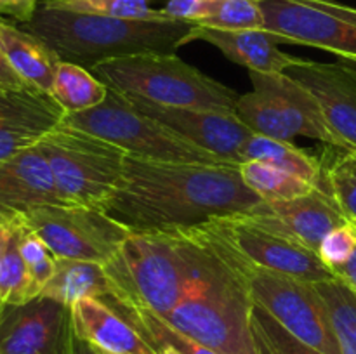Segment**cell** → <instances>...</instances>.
<instances>
[{
    "instance_id": "ac0fdd59",
    "label": "cell",
    "mask_w": 356,
    "mask_h": 354,
    "mask_svg": "<svg viewBox=\"0 0 356 354\" xmlns=\"http://www.w3.org/2000/svg\"><path fill=\"white\" fill-rule=\"evenodd\" d=\"M264 208L287 235L315 252L334 228L351 221L334 194L322 186L294 200L266 203Z\"/></svg>"
},
{
    "instance_id": "60d3db41",
    "label": "cell",
    "mask_w": 356,
    "mask_h": 354,
    "mask_svg": "<svg viewBox=\"0 0 356 354\" xmlns=\"http://www.w3.org/2000/svg\"><path fill=\"white\" fill-rule=\"evenodd\" d=\"M13 92H14L13 89H0V108H2L3 104L10 99Z\"/></svg>"
},
{
    "instance_id": "5bb4252c",
    "label": "cell",
    "mask_w": 356,
    "mask_h": 354,
    "mask_svg": "<svg viewBox=\"0 0 356 354\" xmlns=\"http://www.w3.org/2000/svg\"><path fill=\"white\" fill-rule=\"evenodd\" d=\"M125 97L136 110L172 128L186 141L207 149L226 162L242 163V146L254 132L236 117V113L204 108L162 106L132 94H125Z\"/></svg>"
},
{
    "instance_id": "1f68e13d",
    "label": "cell",
    "mask_w": 356,
    "mask_h": 354,
    "mask_svg": "<svg viewBox=\"0 0 356 354\" xmlns=\"http://www.w3.org/2000/svg\"><path fill=\"white\" fill-rule=\"evenodd\" d=\"M198 26L216 30H264L261 0H216L214 9Z\"/></svg>"
},
{
    "instance_id": "d6a6232c",
    "label": "cell",
    "mask_w": 356,
    "mask_h": 354,
    "mask_svg": "<svg viewBox=\"0 0 356 354\" xmlns=\"http://www.w3.org/2000/svg\"><path fill=\"white\" fill-rule=\"evenodd\" d=\"M21 255H23L24 264H26L28 276H30V292L31 298L38 297L45 285L52 280L56 273V264L58 259L54 253L49 250L45 245L44 239L33 231L26 229L23 226V233H21V242H19Z\"/></svg>"
},
{
    "instance_id": "e0dca14e",
    "label": "cell",
    "mask_w": 356,
    "mask_h": 354,
    "mask_svg": "<svg viewBox=\"0 0 356 354\" xmlns=\"http://www.w3.org/2000/svg\"><path fill=\"white\" fill-rule=\"evenodd\" d=\"M47 203H59V200L51 170L37 146L0 162L2 217L16 219Z\"/></svg>"
},
{
    "instance_id": "7bdbcfd3",
    "label": "cell",
    "mask_w": 356,
    "mask_h": 354,
    "mask_svg": "<svg viewBox=\"0 0 356 354\" xmlns=\"http://www.w3.org/2000/svg\"><path fill=\"white\" fill-rule=\"evenodd\" d=\"M2 221H9V219H6V217H2V215H0V222Z\"/></svg>"
},
{
    "instance_id": "8fae6325",
    "label": "cell",
    "mask_w": 356,
    "mask_h": 354,
    "mask_svg": "<svg viewBox=\"0 0 356 354\" xmlns=\"http://www.w3.org/2000/svg\"><path fill=\"white\" fill-rule=\"evenodd\" d=\"M21 224L44 239L56 259L106 264L132 229L108 212L80 205L47 203L19 215Z\"/></svg>"
},
{
    "instance_id": "6da1fadb",
    "label": "cell",
    "mask_w": 356,
    "mask_h": 354,
    "mask_svg": "<svg viewBox=\"0 0 356 354\" xmlns=\"http://www.w3.org/2000/svg\"><path fill=\"white\" fill-rule=\"evenodd\" d=\"M264 201L243 183L240 163H176L125 156L108 214L136 231L188 229L250 214Z\"/></svg>"
},
{
    "instance_id": "74e56055",
    "label": "cell",
    "mask_w": 356,
    "mask_h": 354,
    "mask_svg": "<svg viewBox=\"0 0 356 354\" xmlns=\"http://www.w3.org/2000/svg\"><path fill=\"white\" fill-rule=\"evenodd\" d=\"M334 274L356 292V252L353 253V257L344 264V266L337 267V269L334 271Z\"/></svg>"
},
{
    "instance_id": "5b68a950",
    "label": "cell",
    "mask_w": 356,
    "mask_h": 354,
    "mask_svg": "<svg viewBox=\"0 0 356 354\" xmlns=\"http://www.w3.org/2000/svg\"><path fill=\"white\" fill-rule=\"evenodd\" d=\"M90 69L111 89L162 106L236 113V90L207 76L176 54H132L97 62Z\"/></svg>"
},
{
    "instance_id": "b9f144b4",
    "label": "cell",
    "mask_w": 356,
    "mask_h": 354,
    "mask_svg": "<svg viewBox=\"0 0 356 354\" xmlns=\"http://www.w3.org/2000/svg\"><path fill=\"white\" fill-rule=\"evenodd\" d=\"M94 349H96V347H94ZM96 353L97 354H111V353H106V351H99V349H96Z\"/></svg>"
},
{
    "instance_id": "7402d4cb",
    "label": "cell",
    "mask_w": 356,
    "mask_h": 354,
    "mask_svg": "<svg viewBox=\"0 0 356 354\" xmlns=\"http://www.w3.org/2000/svg\"><path fill=\"white\" fill-rule=\"evenodd\" d=\"M115 288L104 264L58 259L56 273L40 295L72 305L80 298L113 297Z\"/></svg>"
},
{
    "instance_id": "3957f363",
    "label": "cell",
    "mask_w": 356,
    "mask_h": 354,
    "mask_svg": "<svg viewBox=\"0 0 356 354\" xmlns=\"http://www.w3.org/2000/svg\"><path fill=\"white\" fill-rule=\"evenodd\" d=\"M195 23L179 19H122L54 9L40 2L26 30L44 40L61 61L92 68L132 54H174L186 45Z\"/></svg>"
},
{
    "instance_id": "836d02e7",
    "label": "cell",
    "mask_w": 356,
    "mask_h": 354,
    "mask_svg": "<svg viewBox=\"0 0 356 354\" xmlns=\"http://www.w3.org/2000/svg\"><path fill=\"white\" fill-rule=\"evenodd\" d=\"M356 252V222L348 221L334 228L318 246V257L330 271L344 266Z\"/></svg>"
},
{
    "instance_id": "9c48e42d",
    "label": "cell",
    "mask_w": 356,
    "mask_h": 354,
    "mask_svg": "<svg viewBox=\"0 0 356 354\" xmlns=\"http://www.w3.org/2000/svg\"><path fill=\"white\" fill-rule=\"evenodd\" d=\"M200 231L238 267L257 307L264 309L289 333L313 349L323 354H341L329 311L315 283L254 266L209 236L202 228Z\"/></svg>"
},
{
    "instance_id": "ffe728a7",
    "label": "cell",
    "mask_w": 356,
    "mask_h": 354,
    "mask_svg": "<svg viewBox=\"0 0 356 354\" xmlns=\"http://www.w3.org/2000/svg\"><path fill=\"white\" fill-rule=\"evenodd\" d=\"M195 40L214 45L229 61L249 71L284 73L298 61L296 56L278 49L277 38L268 30H216L195 24L186 37V44Z\"/></svg>"
},
{
    "instance_id": "9a60e30c",
    "label": "cell",
    "mask_w": 356,
    "mask_h": 354,
    "mask_svg": "<svg viewBox=\"0 0 356 354\" xmlns=\"http://www.w3.org/2000/svg\"><path fill=\"white\" fill-rule=\"evenodd\" d=\"M285 73L316 97L334 132L356 151V65L298 58Z\"/></svg>"
},
{
    "instance_id": "277c9868",
    "label": "cell",
    "mask_w": 356,
    "mask_h": 354,
    "mask_svg": "<svg viewBox=\"0 0 356 354\" xmlns=\"http://www.w3.org/2000/svg\"><path fill=\"white\" fill-rule=\"evenodd\" d=\"M113 297L103 301L165 318L183 298L190 274V245L183 229L136 231L104 264Z\"/></svg>"
},
{
    "instance_id": "ab89813d",
    "label": "cell",
    "mask_w": 356,
    "mask_h": 354,
    "mask_svg": "<svg viewBox=\"0 0 356 354\" xmlns=\"http://www.w3.org/2000/svg\"><path fill=\"white\" fill-rule=\"evenodd\" d=\"M156 354H184L181 351H177L176 347L169 346V344H160V346H155Z\"/></svg>"
},
{
    "instance_id": "ee69618b",
    "label": "cell",
    "mask_w": 356,
    "mask_h": 354,
    "mask_svg": "<svg viewBox=\"0 0 356 354\" xmlns=\"http://www.w3.org/2000/svg\"><path fill=\"white\" fill-rule=\"evenodd\" d=\"M2 305H3V304H0V309H2Z\"/></svg>"
},
{
    "instance_id": "7a4b0ae2",
    "label": "cell",
    "mask_w": 356,
    "mask_h": 354,
    "mask_svg": "<svg viewBox=\"0 0 356 354\" xmlns=\"http://www.w3.org/2000/svg\"><path fill=\"white\" fill-rule=\"evenodd\" d=\"M183 231L190 245L188 283L179 304L162 319L219 354H259L243 274L198 226Z\"/></svg>"
},
{
    "instance_id": "83f0119b",
    "label": "cell",
    "mask_w": 356,
    "mask_h": 354,
    "mask_svg": "<svg viewBox=\"0 0 356 354\" xmlns=\"http://www.w3.org/2000/svg\"><path fill=\"white\" fill-rule=\"evenodd\" d=\"M315 287L327 305L341 354H356V292L337 276Z\"/></svg>"
},
{
    "instance_id": "ba28073f",
    "label": "cell",
    "mask_w": 356,
    "mask_h": 354,
    "mask_svg": "<svg viewBox=\"0 0 356 354\" xmlns=\"http://www.w3.org/2000/svg\"><path fill=\"white\" fill-rule=\"evenodd\" d=\"M252 90L236 101V117L254 132L278 141L308 137L351 149L334 132L316 97L287 73L249 71Z\"/></svg>"
},
{
    "instance_id": "30bf717a",
    "label": "cell",
    "mask_w": 356,
    "mask_h": 354,
    "mask_svg": "<svg viewBox=\"0 0 356 354\" xmlns=\"http://www.w3.org/2000/svg\"><path fill=\"white\" fill-rule=\"evenodd\" d=\"M266 201L250 214L214 217L200 228L219 243L254 266L289 274L309 283H320L336 274L320 260L315 250L292 238L264 208Z\"/></svg>"
},
{
    "instance_id": "4fadbf2b",
    "label": "cell",
    "mask_w": 356,
    "mask_h": 354,
    "mask_svg": "<svg viewBox=\"0 0 356 354\" xmlns=\"http://www.w3.org/2000/svg\"><path fill=\"white\" fill-rule=\"evenodd\" d=\"M72 305L38 295L0 309V354H75Z\"/></svg>"
},
{
    "instance_id": "4316f807",
    "label": "cell",
    "mask_w": 356,
    "mask_h": 354,
    "mask_svg": "<svg viewBox=\"0 0 356 354\" xmlns=\"http://www.w3.org/2000/svg\"><path fill=\"white\" fill-rule=\"evenodd\" d=\"M318 156L322 162L320 186L329 189L344 214L356 222V151L325 144Z\"/></svg>"
},
{
    "instance_id": "d590c367",
    "label": "cell",
    "mask_w": 356,
    "mask_h": 354,
    "mask_svg": "<svg viewBox=\"0 0 356 354\" xmlns=\"http://www.w3.org/2000/svg\"><path fill=\"white\" fill-rule=\"evenodd\" d=\"M40 0H0V17L7 16L17 23H30Z\"/></svg>"
},
{
    "instance_id": "d6986e66",
    "label": "cell",
    "mask_w": 356,
    "mask_h": 354,
    "mask_svg": "<svg viewBox=\"0 0 356 354\" xmlns=\"http://www.w3.org/2000/svg\"><path fill=\"white\" fill-rule=\"evenodd\" d=\"M79 339L111 354H156L152 344L103 298H80L72 304Z\"/></svg>"
},
{
    "instance_id": "f1b7e54d",
    "label": "cell",
    "mask_w": 356,
    "mask_h": 354,
    "mask_svg": "<svg viewBox=\"0 0 356 354\" xmlns=\"http://www.w3.org/2000/svg\"><path fill=\"white\" fill-rule=\"evenodd\" d=\"M106 304H110L111 307L117 312H120L146 340L153 346H160V344H169V346L176 347L177 351L184 354H219L216 351L209 349V347L202 346L197 340L190 339V337L183 335L177 330H174L172 326L167 325L162 318H159L156 314H153L152 311H146V309L139 307H127V305L115 304V302L104 301Z\"/></svg>"
},
{
    "instance_id": "e575fe53",
    "label": "cell",
    "mask_w": 356,
    "mask_h": 354,
    "mask_svg": "<svg viewBox=\"0 0 356 354\" xmlns=\"http://www.w3.org/2000/svg\"><path fill=\"white\" fill-rule=\"evenodd\" d=\"M216 0H165L162 14L169 19L190 21L200 24L202 21L211 16Z\"/></svg>"
},
{
    "instance_id": "52a82bcc",
    "label": "cell",
    "mask_w": 356,
    "mask_h": 354,
    "mask_svg": "<svg viewBox=\"0 0 356 354\" xmlns=\"http://www.w3.org/2000/svg\"><path fill=\"white\" fill-rule=\"evenodd\" d=\"M61 124L97 135L124 149L127 156L155 162L225 163L226 160L186 141L183 135L136 110L125 94L108 87L99 106L66 113ZM233 163V162H232Z\"/></svg>"
},
{
    "instance_id": "cb8c5ba5",
    "label": "cell",
    "mask_w": 356,
    "mask_h": 354,
    "mask_svg": "<svg viewBox=\"0 0 356 354\" xmlns=\"http://www.w3.org/2000/svg\"><path fill=\"white\" fill-rule=\"evenodd\" d=\"M23 224L19 217L0 222V304H24L31 301L30 276L21 255Z\"/></svg>"
},
{
    "instance_id": "4dcf8cb0",
    "label": "cell",
    "mask_w": 356,
    "mask_h": 354,
    "mask_svg": "<svg viewBox=\"0 0 356 354\" xmlns=\"http://www.w3.org/2000/svg\"><path fill=\"white\" fill-rule=\"evenodd\" d=\"M252 330L259 354H323L296 339L256 304L252 309Z\"/></svg>"
},
{
    "instance_id": "8d00e7d4",
    "label": "cell",
    "mask_w": 356,
    "mask_h": 354,
    "mask_svg": "<svg viewBox=\"0 0 356 354\" xmlns=\"http://www.w3.org/2000/svg\"><path fill=\"white\" fill-rule=\"evenodd\" d=\"M0 89H31V87H28L26 83L21 80V76L14 71V68L10 66V62L7 61L2 49H0Z\"/></svg>"
},
{
    "instance_id": "2e32d148",
    "label": "cell",
    "mask_w": 356,
    "mask_h": 354,
    "mask_svg": "<svg viewBox=\"0 0 356 354\" xmlns=\"http://www.w3.org/2000/svg\"><path fill=\"white\" fill-rule=\"evenodd\" d=\"M65 115L49 94L37 89L14 90L0 108V162L35 148Z\"/></svg>"
},
{
    "instance_id": "8992f818",
    "label": "cell",
    "mask_w": 356,
    "mask_h": 354,
    "mask_svg": "<svg viewBox=\"0 0 356 354\" xmlns=\"http://www.w3.org/2000/svg\"><path fill=\"white\" fill-rule=\"evenodd\" d=\"M61 205L108 212L125 170V151L97 135L59 124L37 144Z\"/></svg>"
},
{
    "instance_id": "484cf974",
    "label": "cell",
    "mask_w": 356,
    "mask_h": 354,
    "mask_svg": "<svg viewBox=\"0 0 356 354\" xmlns=\"http://www.w3.org/2000/svg\"><path fill=\"white\" fill-rule=\"evenodd\" d=\"M240 174L243 183L266 203L294 200L318 187L296 174L285 172L261 162L240 163Z\"/></svg>"
},
{
    "instance_id": "f35d334b",
    "label": "cell",
    "mask_w": 356,
    "mask_h": 354,
    "mask_svg": "<svg viewBox=\"0 0 356 354\" xmlns=\"http://www.w3.org/2000/svg\"><path fill=\"white\" fill-rule=\"evenodd\" d=\"M75 354H97L96 349H94L92 346H90L89 342H86V340L79 339L76 337L75 340Z\"/></svg>"
},
{
    "instance_id": "d4e9b609",
    "label": "cell",
    "mask_w": 356,
    "mask_h": 354,
    "mask_svg": "<svg viewBox=\"0 0 356 354\" xmlns=\"http://www.w3.org/2000/svg\"><path fill=\"white\" fill-rule=\"evenodd\" d=\"M49 96L66 113H76L99 106L108 96V85L83 66L61 61Z\"/></svg>"
},
{
    "instance_id": "603a6c76",
    "label": "cell",
    "mask_w": 356,
    "mask_h": 354,
    "mask_svg": "<svg viewBox=\"0 0 356 354\" xmlns=\"http://www.w3.org/2000/svg\"><path fill=\"white\" fill-rule=\"evenodd\" d=\"M243 162H261L277 167L285 172L296 174L302 179L320 186L322 180V162L318 155L305 151L294 142L278 141L266 135L252 134L240 151Z\"/></svg>"
},
{
    "instance_id": "f546056e",
    "label": "cell",
    "mask_w": 356,
    "mask_h": 354,
    "mask_svg": "<svg viewBox=\"0 0 356 354\" xmlns=\"http://www.w3.org/2000/svg\"><path fill=\"white\" fill-rule=\"evenodd\" d=\"M153 2L156 0H44L49 7L80 14L122 19H165L162 10L153 7Z\"/></svg>"
},
{
    "instance_id": "44dd1931",
    "label": "cell",
    "mask_w": 356,
    "mask_h": 354,
    "mask_svg": "<svg viewBox=\"0 0 356 354\" xmlns=\"http://www.w3.org/2000/svg\"><path fill=\"white\" fill-rule=\"evenodd\" d=\"M0 49L28 87L51 92L61 59L44 40L0 17Z\"/></svg>"
},
{
    "instance_id": "7c38bea8",
    "label": "cell",
    "mask_w": 356,
    "mask_h": 354,
    "mask_svg": "<svg viewBox=\"0 0 356 354\" xmlns=\"http://www.w3.org/2000/svg\"><path fill=\"white\" fill-rule=\"evenodd\" d=\"M278 45H306L356 65V7L334 0H261Z\"/></svg>"
}]
</instances>
